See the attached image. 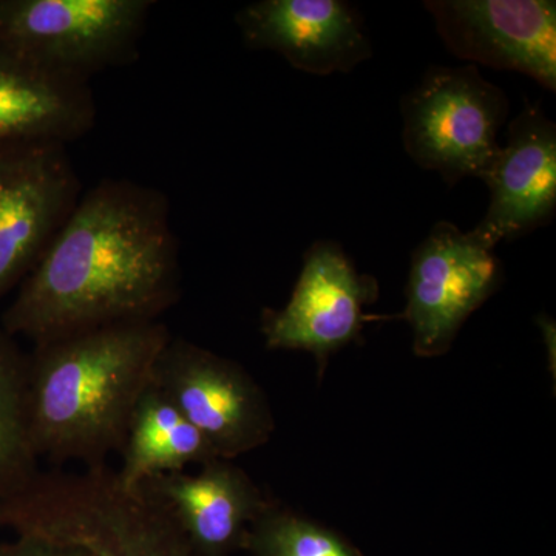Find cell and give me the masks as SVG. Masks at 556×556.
Here are the masks:
<instances>
[{"label": "cell", "instance_id": "6da1fadb", "mask_svg": "<svg viewBox=\"0 0 556 556\" xmlns=\"http://www.w3.org/2000/svg\"><path fill=\"white\" fill-rule=\"evenodd\" d=\"M181 292L169 201L130 179H102L80 195L0 327L33 343L86 329L159 320Z\"/></svg>", "mask_w": 556, "mask_h": 556}, {"label": "cell", "instance_id": "7a4b0ae2", "mask_svg": "<svg viewBox=\"0 0 556 556\" xmlns=\"http://www.w3.org/2000/svg\"><path fill=\"white\" fill-rule=\"evenodd\" d=\"M172 336L160 320L86 329L36 343L27 361L36 456L102 466L119 453L131 413Z\"/></svg>", "mask_w": 556, "mask_h": 556}, {"label": "cell", "instance_id": "3957f363", "mask_svg": "<svg viewBox=\"0 0 556 556\" xmlns=\"http://www.w3.org/2000/svg\"><path fill=\"white\" fill-rule=\"evenodd\" d=\"M0 526L93 556H197L166 508L141 486L124 485L108 464L39 471L0 500Z\"/></svg>", "mask_w": 556, "mask_h": 556}, {"label": "cell", "instance_id": "277c9868", "mask_svg": "<svg viewBox=\"0 0 556 556\" xmlns=\"http://www.w3.org/2000/svg\"><path fill=\"white\" fill-rule=\"evenodd\" d=\"M510 102L477 65H437L401 102L405 152L448 186L481 179L501 148Z\"/></svg>", "mask_w": 556, "mask_h": 556}, {"label": "cell", "instance_id": "5b68a950", "mask_svg": "<svg viewBox=\"0 0 556 556\" xmlns=\"http://www.w3.org/2000/svg\"><path fill=\"white\" fill-rule=\"evenodd\" d=\"M152 0H0V46L90 83L139 56Z\"/></svg>", "mask_w": 556, "mask_h": 556}, {"label": "cell", "instance_id": "8992f818", "mask_svg": "<svg viewBox=\"0 0 556 556\" xmlns=\"http://www.w3.org/2000/svg\"><path fill=\"white\" fill-rule=\"evenodd\" d=\"M152 383L222 459L233 460L268 444L276 430L268 397L247 369L189 340L170 338L153 368Z\"/></svg>", "mask_w": 556, "mask_h": 556}, {"label": "cell", "instance_id": "52a82bcc", "mask_svg": "<svg viewBox=\"0 0 556 556\" xmlns=\"http://www.w3.org/2000/svg\"><path fill=\"white\" fill-rule=\"evenodd\" d=\"M493 251L450 222L437 223L415 249L401 318L412 327L416 356L447 353L467 318L495 294L503 266Z\"/></svg>", "mask_w": 556, "mask_h": 556}, {"label": "cell", "instance_id": "ba28073f", "mask_svg": "<svg viewBox=\"0 0 556 556\" xmlns=\"http://www.w3.org/2000/svg\"><path fill=\"white\" fill-rule=\"evenodd\" d=\"M80 195L67 146L0 148V300L35 268Z\"/></svg>", "mask_w": 556, "mask_h": 556}, {"label": "cell", "instance_id": "9c48e42d", "mask_svg": "<svg viewBox=\"0 0 556 556\" xmlns=\"http://www.w3.org/2000/svg\"><path fill=\"white\" fill-rule=\"evenodd\" d=\"M378 298V280L358 273L339 243L314 241L287 306L263 311L266 346L308 351L324 369L332 354L361 339L365 308Z\"/></svg>", "mask_w": 556, "mask_h": 556}, {"label": "cell", "instance_id": "30bf717a", "mask_svg": "<svg viewBox=\"0 0 556 556\" xmlns=\"http://www.w3.org/2000/svg\"><path fill=\"white\" fill-rule=\"evenodd\" d=\"M424 9L459 60L521 73L555 93L554 0H427Z\"/></svg>", "mask_w": 556, "mask_h": 556}, {"label": "cell", "instance_id": "8fae6325", "mask_svg": "<svg viewBox=\"0 0 556 556\" xmlns=\"http://www.w3.org/2000/svg\"><path fill=\"white\" fill-rule=\"evenodd\" d=\"M490 190L484 218L470 230L486 248L551 225L556 212V126L540 104L508 123L507 139L482 175Z\"/></svg>", "mask_w": 556, "mask_h": 556}, {"label": "cell", "instance_id": "7c38bea8", "mask_svg": "<svg viewBox=\"0 0 556 556\" xmlns=\"http://www.w3.org/2000/svg\"><path fill=\"white\" fill-rule=\"evenodd\" d=\"M236 22L249 49L274 51L309 75L350 73L372 56L364 17L345 0H258Z\"/></svg>", "mask_w": 556, "mask_h": 556}, {"label": "cell", "instance_id": "4fadbf2b", "mask_svg": "<svg viewBox=\"0 0 556 556\" xmlns=\"http://www.w3.org/2000/svg\"><path fill=\"white\" fill-rule=\"evenodd\" d=\"M141 489L166 508L197 556L241 551L249 527L270 506L247 471L222 457L195 473L160 475Z\"/></svg>", "mask_w": 556, "mask_h": 556}, {"label": "cell", "instance_id": "5bb4252c", "mask_svg": "<svg viewBox=\"0 0 556 556\" xmlns=\"http://www.w3.org/2000/svg\"><path fill=\"white\" fill-rule=\"evenodd\" d=\"M97 121L90 83L54 72L0 46V148L17 142H68Z\"/></svg>", "mask_w": 556, "mask_h": 556}, {"label": "cell", "instance_id": "9a60e30c", "mask_svg": "<svg viewBox=\"0 0 556 556\" xmlns=\"http://www.w3.org/2000/svg\"><path fill=\"white\" fill-rule=\"evenodd\" d=\"M119 453L121 467L116 473L129 489L218 457L207 439L153 383L135 405Z\"/></svg>", "mask_w": 556, "mask_h": 556}, {"label": "cell", "instance_id": "2e32d148", "mask_svg": "<svg viewBox=\"0 0 556 556\" xmlns=\"http://www.w3.org/2000/svg\"><path fill=\"white\" fill-rule=\"evenodd\" d=\"M28 354L0 327V500L39 473L28 426Z\"/></svg>", "mask_w": 556, "mask_h": 556}, {"label": "cell", "instance_id": "e0dca14e", "mask_svg": "<svg viewBox=\"0 0 556 556\" xmlns=\"http://www.w3.org/2000/svg\"><path fill=\"white\" fill-rule=\"evenodd\" d=\"M241 551L251 556H364L334 530L273 503L249 527Z\"/></svg>", "mask_w": 556, "mask_h": 556}, {"label": "cell", "instance_id": "ac0fdd59", "mask_svg": "<svg viewBox=\"0 0 556 556\" xmlns=\"http://www.w3.org/2000/svg\"><path fill=\"white\" fill-rule=\"evenodd\" d=\"M0 556H93L84 548L43 540L39 536L17 535L11 543L0 544Z\"/></svg>", "mask_w": 556, "mask_h": 556}]
</instances>
